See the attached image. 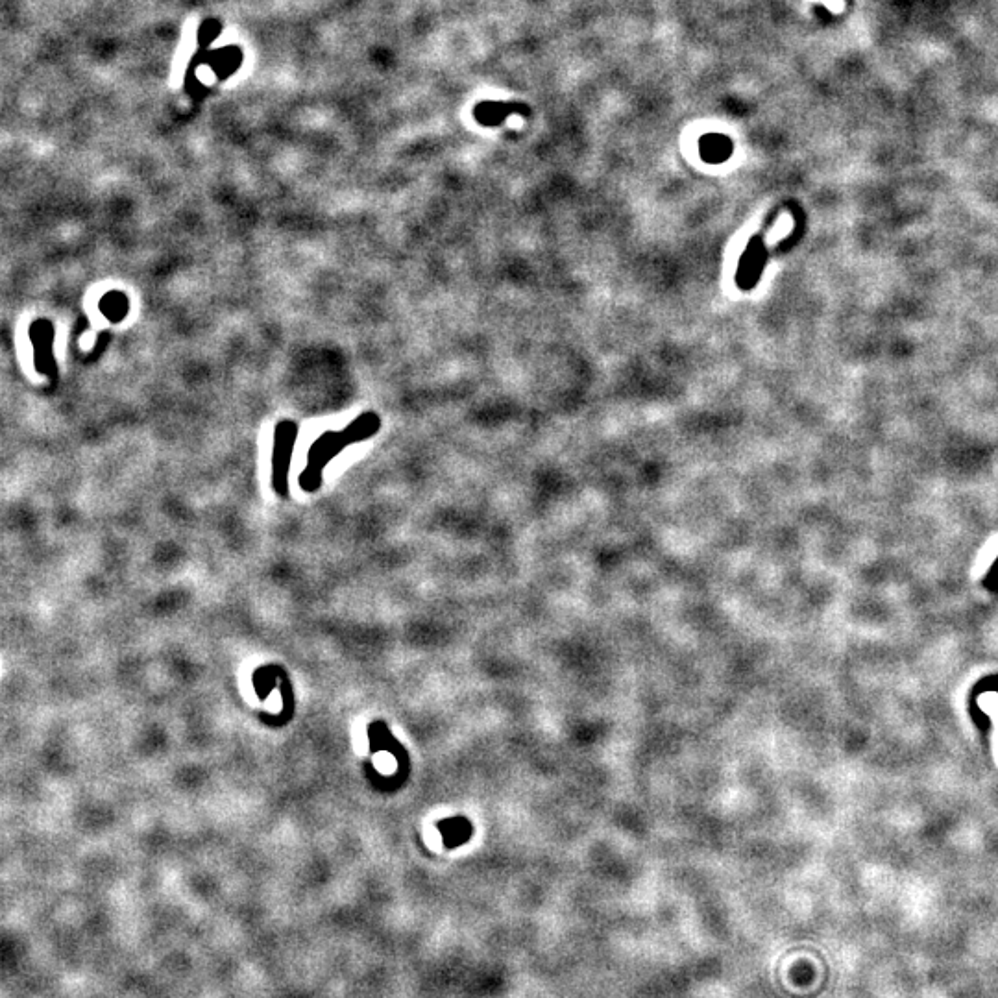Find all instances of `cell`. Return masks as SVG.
I'll return each instance as SVG.
<instances>
[{
	"label": "cell",
	"instance_id": "1",
	"mask_svg": "<svg viewBox=\"0 0 998 998\" xmlns=\"http://www.w3.org/2000/svg\"><path fill=\"white\" fill-rule=\"evenodd\" d=\"M723 147H731V143L719 135H706L701 141V154L703 159L710 163H718L721 159L729 158L731 150H723Z\"/></svg>",
	"mask_w": 998,
	"mask_h": 998
},
{
	"label": "cell",
	"instance_id": "2",
	"mask_svg": "<svg viewBox=\"0 0 998 998\" xmlns=\"http://www.w3.org/2000/svg\"><path fill=\"white\" fill-rule=\"evenodd\" d=\"M442 834L448 841L450 847L464 845V841L472 836V827L464 819H451L446 825H442Z\"/></svg>",
	"mask_w": 998,
	"mask_h": 998
}]
</instances>
